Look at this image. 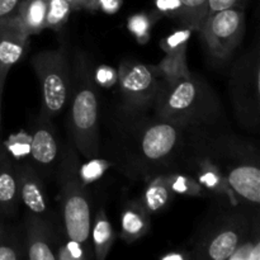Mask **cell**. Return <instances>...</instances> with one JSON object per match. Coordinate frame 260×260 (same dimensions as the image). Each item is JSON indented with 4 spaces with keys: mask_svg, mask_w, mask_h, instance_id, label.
I'll use <instances>...</instances> for the list:
<instances>
[{
    "mask_svg": "<svg viewBox=\"0 0 260 260\" xmlns=\"http://www.w3.org/2000/svg\"><path fill=\"white\" fill-rule=\"evenodd\" d=\"M114 126V157L127 174L152 178L179 172L189 129L147 112L122 108Z\"/></svg>",
    "mask_w": 260,
    "mask_h": 260,
    "instance_id": "6da1fadb",
    "label": "cell"
},
{
    "mask_svg": "<svg viewBox=\"0 0 260 260\" xmlns=\"http://www.w3.org/2000/svg\"><path fill=\"white\" fill-rule=\"evenodd\" d=\"M159 118L187 128L216 126L222 114V104L215 90L200 76L190 74L174 83H164L152 107Z\"/></svg>",
    "mask_w": 260,
    "mask_h": 260,
    "instance_id": "7a4b0ae2",
    "label": "cell"
},
{
    "mask_svg": "<svg viewBox=\"0 0 260 260\" xmlns=\"http://www.w3.org/2000/svg\"><path fill=\"white\" fill-rule=\"evenodd\" d=\"M69 128L74 147L85 159H99V98L96 81L84 56L71 69Z\"/></svg>",
    "mask_w": 260,
    "mask_h": 260,
    "instance_id": "3957f363",
    "label": "cell"
},
{
    "mask_svg": "<svg viewBox=\"0 0 260 260\" xmlns=\"http://www.w3.org/2000/svg\"><path fill=\"white\" fill-rule=\"evenodd\" d=\"M61 187V205L65 234L74 243L90 248V200L81 179L80 167L74 145H69L62 151L57 169Z\"/></svg>",
    "mask_w": 260,
    "mask_h": 260,
    "instance_id": "277c9868",
    "label": "cell"
},
{
    "mask_svg": "<svg viewBox=\"0 0 260 260\" xmlns=\"http://www.w3.org/2000/svg\"><path fill=\"white\" fill-rule=\"evenodd\" d=\"M258 220L254 222V226ZM246 211L231 205H220L203 221L194 240V256L201 259L228 260L236 246L253 230Z\"/></svg>",
    "mask_w": 260,
    "mask_h": 260,
    "instance_id": "5b68a950",
    "label": "cell"
},
{
    "mask_svg": "<svg viewBox=\"0 0 260 260\" xmlns=\"http://www.w3.org/2000/svg\"><path fill=\"white\" fill-rule=\"evenodd\" d=\"M231 103L239 123L256 129L260 117V55L259 46L244 53L230 73L229 83Z\"/></svg>",
    "mask_w": 260,
    "mask_h": 260,
    "instance_id": "8992f818",
    "label": "cell"
},
{
    "mask_svg": "<svg viewBox=\"0 0 260 260\" xmlns=\"http://www.w3.org/2000/svg\"><path fill=\"white\" fill-rule=\"evenodd\" d=\"M32 68L37 75L42 95L41 118L51 121L69 102L71 65L65 48L42 51L33 56Z\"/></svg>",
    "mask_w": 260,
    "mask_h": 260,
    "instance_id": "52a82bcc",
    "label": "cell"
},
{
    "mask_svg": "<svg viewBox=\"0 0 260 260\" xmlns=\"http://www.w3.org/2000/svg\"><path fill=\"white\" fill-rule=\"evenodd\" d=\"M208 51L218 62H225L234 55L245 32L243 8H228L208 13L200 28Z\"/></svg>",
    "mask_w": 260,
    "mask_h": 260,
    "instance_id": "ba28073f",
    "label": "cell"
},
{
    "mask_svg": "<svg viewBox=\"0 0 260 260\" xmlns=\"http://www.w3.org/2000/svg\"><path fill=\"white\" fill-rule=\"evenodd\" d=\"M119 93L123 101L122 108L149 112L162 86V79L154 66L126 61L118 71Z\"/></svg>",
    "mask_w": 260,
    "mask_h": 260,
    "instance_id": "9c48e42d",
    "label": "cell"
},
{
    "mask_svg": "<svg viewBox=\"0 0 260 260\" xmlns=\"http://www.w3.org/2000/svg\"><path fill=\"white\" fill-rule=\"evenodd\" d=\"M29 155L32 160L30 164L37 169L42 178L50 177L55 172L57 173L62 150L48 119L41 118L40 123L33 131L29 140Z\"/></svg>",
    "mask_w": 260,
    "mask_h": 260,
    "instance_id": "30bf717a",
    "label": "cell"
},
{
    "mask_svg": "<svg viewBox=\"0 0 260 260\" xmlns=\"http://www.w3.org/2000/svg\"><path fill=\"white\" fill-rule=\"evenodd\" d=\"M25 258L29 260H56L60 244L48 218L27 213L23 235Z\"/></svg>",
    "mask_w": 260,
    "mask_h": 260,
    "instance_id": "8fae6325",
    "label": "cell"
},
{
    "mask_svg": "<svg viewBox=\"0 0 260 260\" xmlns=\"http://www.w3.org/2000/svg\"><path fill=\"white\" fill-rule=\"evenodd\" d=\"M190 28L177 30L161 41V48L165 52V57L159 65L154 68L164 83H174L192 74L187 65V46L190 38Z\"/></svg>",
    "mask_w": 260,
    "mask_h": 260,
    "instance_id": "7c38bea8",
    "label": "cell"
},
{
    "mask_svg": "<svg viewBox=\"0 0 260 260\" xmlns=\"http://www.w3.org/2000/svg\"><path fill=\"white\" fill-rule=\"evenodd\" d=\"M18 178L19 201L27 208L28 213L48 218L50 206L48 194L43 184V178L30 162L15 165Z\"/></svg>",
    "mask_w": 260,
    "mask_h": 260,
    "instance_id": "4fadbf2b",
    "label": "cell"
},
{
    "mask_svg": "<svg viewBox=\"0 0 260 260\" xmlns=\"http://www.w3.org/2000/svg\"><path fill=\"white\" fill-rule=\"evenodd\" d=\"M29 35L18 15L0 20V73L8 74L22 60Z\"/></svg>",
    "mask_w": 260,
    "mask_h": 260,
    "instance_id": "5bb4252c",
    "label": "cell"
},
{
    "mask_svg": "<svg viewBox=\"0 0 260 260\" xmlns=\"http://www.w3.org/2000/svg\"><path fill=\"white\" fill-rule=\"evenodd\" d=\"M15 164L4 146L0 147V213L3 217L14 216L19 206Z\"/></svg>",
    "mask_w": 260,
    "mask_h": 260,
    "instance_id": "9a60e30c",
    "label": "cell"
},
{
    "mask_svg": "<svg viewBox=\"0 0 260 260\" xmlns=\"http://www.w3.org/2000/svg\"><path fill=\"white\" fill-rule=\"evenodd\" d=\"M150 231V213L140 201H128L121 212V238L134 243Z\"/></svg>",
    "mask_w": 260,
    "mask_h": 260,
    "instance_id": "2e32d148",
    "label": "cell"
},
{
    "mask_svg": "<svg viewBox=\"0 0 260 260\" xmlns=\"http://www.w3.org/2000/svg\"><path fill=\"white\" fill-rule=\"evenodd\" d=\"M173 197H174V192L165 182L164 175L159 174L150 178L149 184L145 188L142 197L139 201L151 215V213L165 210L172 202Z\"/></svg>",
    "mask_w": 260,
    "mask_h": 260,
    "instance_id": "e0dca14e",
    "label": "cell"
},
{
    "mask_svg": "<svg viewBox=\"0 0 260 260\" xmlns=\"http://www.w3.org/2000/svg\"><path fill=\"white\" fill-rule=\"evenodd\" d=\"M116 239L112 223L109 222L104 210H101L93 220L90 229V240L93 243L94 256L98 260H103L108 256L112 245Z\"/></svg>",
    "mask_w": 260,
    "mask_h": 260,
    "instance_id": "ac0fdd59",
    "label": "cell"
},
{
    "mask_svg": "<svg viewBox=\"0 0 260 260\" xmlns=\"http://www.w3.org/2000/svg\"><path fill=\"white\" fill-rule=\"evenodd\" d=\"M48 0H24L18 12L25 30L29 36L37 35L46 28Z\"/></svg>",
    "mask_w": 260,
    "mask_h": 260,
    "instance_id": "d6986e66",
    "label": "cell"
},
{
    "mask_svg": "<svg viewBox=\"0 0 260 260\" xmlns=\"http://www.w3.org/2000/svg\"><path fill=\"white\" fill-rule=\"evenodd\" d=\"M23 238L13 229L3 225L0 228V260L24 259Z\"/></svg>",
    "mask_w": 260,
    "mask_h": 260,
    "instance_id": "ffe728a7",
    "label": "cell"
},
{
    "mask_svg": "<svg viewBox=\"0 0 260 260\" xmlns=\"http://www.w3.org/2000/svg\"><path fill=\"white\" fill-rule=\"evenodd\" d=\"M164 179L170 187V189L175 193H179L183 196H190V197H197V196L203 194V188L192 175L187 173L172 172L165 173Z\"/></svg>",
    "mask_w": 260,
    "mask_h": 260,
    "instance_id": "44dd1931",
    "label": "cell"
},
{
    "mask_svg": "<svg viewBox=\"0 0 260 260\" xmlns=\"http://www.w3.org/2000/svg\"><path fill=\"white\" fill-rule=\"evenodd\" d=\"M183 7L182 23L192 30H200L208 14L207 0H180Z\"/></svg>",
    "mask_w": 260,
    "mask_h": 260,
    "instance_id": "7402d4cb",
    "label": "cell"
},
{
    "mask_svg": "<svg viewBox=\"0 0 260 260\" xmlns=\"http://www.w3.org/2000/svg\"><path fill=\"white\" fill-rule=\"evenodd\" d=\"M260 259V238L259 226L256 223L249 235L236 246L228 260H259Z\"/></svg>",
    "mask_w": 260,
    "mask_h": 260,
    "instance_id": "603a6c76",
    "label": "cell"
},
{
    "mask_svg": "<svg viewBox=\"0 0 260 260\" xmlns=\"http://www.w3.org/2000/svg\"><path fill=\"white\" fill-rule=\"evenodd\" d=\"M73 8L66 0H48L46 28L58 30L69 20Z\"/></svg>",
    "mask_w": 260,
    "mask_h": 260,
    "instance_id": "cb8c5ba5",
    "label": "cell"
},
{
    "mask_svg": "<svg viewBox=\"0 0 260 260\" xmlns=\"http://www.w3.org/2000/svg\"><path fill=\"white\" fill-rule=\"evenodd\" d=\"M128 29L135 35L137 40L142 41L147 40L150 36V29H151V19L147 14H136L128 20L127 23Z\"/></svg>",
    "mask_w": 260,
    "mask_h": 260,
    "instance_id": "d4e9b609",
    "label": "cell"
},
{
    "mask_svg": "<svg viewBox=\"0 0 260 260\" xmlns=\"http://www.w3.org/2000/svg\"><path fill=\"white\" fill-rule=\"evenodd\" d=\"M157 10L161 15L170 18H177L182 22L183 7L180 0H155Z\"/></svg>",
    "mask_w": 260,
    "mask_h": 260,
    "instance_id": "484cf974",
    "label": "cell"
},
{
    "mask_svg": "<svg viewBox=\"0 0 260 260\" xmlns=\"http://www.w3.org/2000/svg\"><path fill=\"white\" fill-rule=\"evenodd\" d=\"M249 0H207L208 13L217 12V10L228 9V8H245Z\"/></svg>",
    "mask_w": 260,
    "mask_h": 260,
    "instance_id": "4316f807",
    "label": "cell"
},
{
    "mask_svg": "<svg viewBox=\"0 0 260 260\" xmlns=\"http://www.w3.org/2000/svg\"><path fill=\"white\" fill-rule=\"evenodd\" d=\"M23 2L24 0H0V20L18 15Z\"/></svg>",
    "mask_w": 260,
    "mask_h": 260,
    "instance_id": "83f0119b",
    "label": "cell"
},
{
    "mask_svg": "<svg viewBox=\"0 0 260 260\" xmlns=\"http://www.w3.org/2000/svg\"><path fill=\"white\" fill-rule=\"evenodd\" d=\"M71 5L73 10H96L98 9V0H66Z\"/></svg>",
    "mask_w": 260,
    "mask_h": 260,
    "instance_id": "f1b7e54d",
    "label": "cell"
},
{
    "mask_svg": "<svg viewBox=\"0 0 260 260\" xmlns=\"http://www.w3.org/2000/svg\"><path fill=\"white\" fill-rule=\"evenodd\" d=\"M122 0H98V9H103L106 13H114L121 7Z\"/></svg>",
    "mask_w": 260,
    "mask_h": 260,
    "instance_id": "f546056e",
    "label": "cell"
},
{
    "mask_svg": "<svg viewBox=\"0 0 260 260\" xmlns=\"http://www.w3.org/2000/svg\"><path fill=\"white\" fill-rule=\"evenodd\" d=\"M7 76L8 74L0 73V123H2V96H3V90H4ZM0 134H2V129H0ZM0 147H2V140H0Z\"/></svg>",
    "mask_w": 260,
    "mask_h": 260,
    "instance_id": "4dcf8cb0",
    "label": "cell"
},
{
    "mask_svg": "<svg viewBox=\"0 0 260 260\" xmlns=\"http://www.w3.org/2000/svg\"><path fill=\"white\" fill-rule=\"evenodd\" d=\"M3 225H4V222H3V215L0 213V228H2Z\"/></svg>",
    "mask_w": 260,
    "mask_h": 260,
    "instance_id": "1f68e13d",
    "label": "cell"
}]
</instances>
